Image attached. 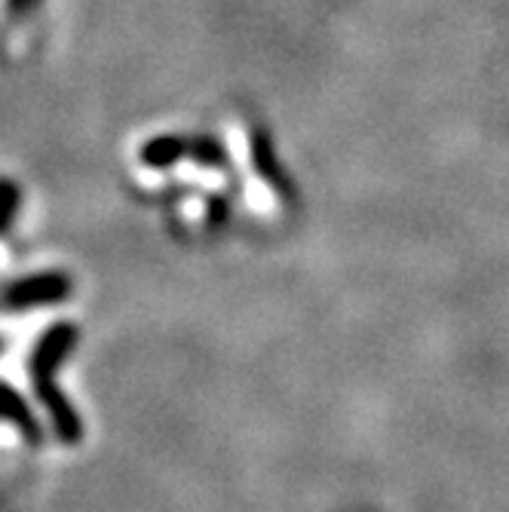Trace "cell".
Wrapping results in <instances>:
<instances>
[{
	"label": "cell",
	"instance_id": "cell-1",
	"mask_svg": "<svg viewBox=\"0 0 509 512\" xmlns=\"http://www.w3.org/2000/svg\"><path fill=\"white\" fill-rule=\"evenodd\" d=\"M191 151V145L178 135H157L142 148V163H148L151 169H166L175 166L184 154Z\"/></svg>",
	"mask_w": 509,
	"mask_h": 512
},
{
	"label": "cell",
	"instance_id": "cell-2",
	"mask_svg": "<svg viewBox=\"0 0 509 512\" xmlns=\"http://www.w3.org/2000/svg\"><path fill=\"white\" fill-rule=\"evenodd\" d=\"M7 4H10V13L13 16H22V13H28V10L37 7V0H7Z\"/></svg>",
	"mask_w": 509,
	"mask_h": 512
}]
</instances>
